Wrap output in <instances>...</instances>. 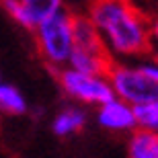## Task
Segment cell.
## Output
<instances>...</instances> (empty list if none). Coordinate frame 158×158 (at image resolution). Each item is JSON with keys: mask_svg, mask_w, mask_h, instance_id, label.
Masks as SVG:
<instances>
[{"mask_svg": "<svg viewBox=\"0 0 158 158\" xmlns=\"http://www.w3.org/2000/svg\"><path fill=\"white\" fill-rule=\"evenodd\" d=\"M29 113V101L15 84L10 82H0V115H12L21 117Z\"/></svg>", "mask_w": 158, "mask_h": 158, "instance_id": "10", "label": "cell"}, {"mask_svg": "<svg viewBox=\"0 0 158 158\" xmlns=\"http://www.w3.org/2000/svg\"><path fill=\"white\" fill-rule=\"evenodd\" d=\"M94 121L103 129L113 131V134H134L135 125V111L134 107L123 103L119 99H111L109 103L94 109Z\"/></svg>", "mask_w": 158, "mask_h": 158, "instance_id": "6", "label": "cell"}, {"mask_svg": "<svg viewBox=\"0 0 158 158\" xmlns=\"http://www.w3.org/2000/svg\"><path fill=\"white\" fill-rule=\"evenodd\" d=\"M58 84L62 93L72 101V105L78 107H101L109 103L113 97L111 84L107 76H90V74H80L70 68L58 72Z\"/></svg>", "mask_w": 158, "mask_h": 158, "instance_id": "4", "label": "cell"}, {"mask_svg": "<svg viewBox=\"0 0 158 158\" xmlns=\"http://www.w3.org/2000/svg\"><path fill=\"white\" fill-rule=\"evenodd\" d=\"M35 45L49 70H64L74 52V12L68 8L47 19L33 31Z\"/></svg>", "mask_w": 158, "mask_h": 158, "instance_id": "2", "label": "cell"}, {"mask_svg": "<svg viewBox=\"0 0 158 158\" xmlns=\"http://www.w3.org/2000/svg\"><path fill=\"white\" fill-rule=\"evenodd\" d=\"M135 125L140 131L158 134V99L150 101L142 107H135Z\"/></svg>", "mask_w": 158, "mask_h": 158, "instance_id": "12", "label": "cell"}, {"mask_svg": "<svg viewBox=\"0 0 158 158\" xmlns=\"http://www.w3.org/2000/svg\"><path fill=\"white\" fill-rule=\"evenodd\" d=\"M148 35H150V49L156 53L158 52V17H154L148 23Z\"/></svg>", "mask_w": 158, "mask_h": 158, "instance_id": "14", "label": "cell"}, {"mask_svg": "<svg viewBox=\"0 0 158 158\" xmlns=\"http://www.w3.org/2000/svg\"><path fill=\"white\" fill-rule=\"evenodd\" d=\"M127 158H158V134L135 129L127 140Z\"/></svg>", "mask_w": 158, "mask_h": 158, "instance_id": "11", "label": "cell"}, {"mask_svg": "<svg viewBox=\"0 0 158 158\" xmlns=\"http://www.w3.org/2000/svg\"><path fill=\"white\" fill-rule=\"evenodd\" d=\"M6 15L27 31H35L43 21L66 10L64 0H0Z\"/></svg>", "mask_w": 158, "mask_h": 158, "instance_id": "5", "label": "cell"}, {"mask_svg": "<svg viewBox=\"0 0 158 158\" xmlns=\"http://www.w3.org/2000/svg\"><path fill=\"white\" fill-rule=\"evenodd\" d=\"M135 64L140 66V70L146 74V76H150L154 82L158 84V60H140V62H135Z\"/></svg>", "mask_w": 158, "mask_h": 158, "instance_id": "13", "label": "cell"}, {"mask_svg": "<svg viewBox=\"0 0 158 158\" xmlns=\"http://www.w3.org/2000/svg\"><path fill=\"white\" fill-rule=\"evenodd\" d=\"M88 123V111L78 105L62 107L52 119V131L58 138H72L80 134Z\"/></svg>", "mask_w": 158, "mask_h": 158, "instance_id": "7", "label": "cell"}, {"mask_svg": "<svg viewBox=\"0 0 158 158\" xmlns=\"http://www.w3.org/2000/svg\"><path fill=\"white\" fill-rule=\"evenodd\" d=\"M113 97L135 109L158 99V84L134 62H113L107 72Z\"/></svg>", "mask_w": 158, "mask_h": 158, "instance_id": "3", "label": "cell"}, {"mask_svg": "<svg viewBox=\"0 0 158 158\" xmlns=\"http://www.w3.org/2000/svg\"><path fill=\"white\" fill-rule=\"evenodd\" d=\"M111 64H113V60L107 53L82 52V49L74 47V52L70 56V62H68L66 68H70L74 72H80V74H90V76H107Z\"/></svg>", "mask_w": 158, "mask_h": 158, "instance_id": "8", "label": "cell"}, {"mask_svg": "<svg viewBox=\"0 0 158 158\" xmlns=\"http://www.w3.org/2000/svg\"><path fill=\"white\" fill-rule=\"evenodd\" d=\"M0 117H2V115H0Z\"/></svg>", "mask_w": 158, "mask_h": 158, "instance_id": "17", "label": "cell"}, {"mask_svg": "<svg viewBox=\"0 0 158 158\" xmlns=\"http://www.w3.org/2000/svg\"><path fill=\"white\" fill-rule=\"evenodd\" d=\"M0 82H2V76H0Z\"/></svg>", "mask_w": 158, "mask_h": 158, "instance_id": "16", "label": "cell"}, {"mask_svg": "<svg viewBox=\"0 0 158 158\" xmlns=\"http://www.w3.org/2000/svg\"><path fill=\"white\" fill-rule=\"evenodd\" d=\"M154 58H156V60H158V52H156V56H154Z\"/></svg>", "mask_w": 158, "mask_h": 158, "instance_id": "15", "label": "cell"}, {"mask_svg": "<svg viewBox=\"0 0 158 158\" xmlns=\"http://www.w3.org/2000/svg\"><path fill=\"white\" fill-rule=\"evenodd\" d=\"M74 43H76V49H82V52L107 53L101 43L99 33L86 15H74Z\"/></svg>", "mask_w": 158, "mask_h": 158, "instance_id": "9", "label": "cell"}, {"mask_svg": "<svg viewBox=\"0 0 158 158\" xmlns=\"http://www.w3.org/2000/svg\"><path fill=\"white\" fill-rule=\"evenodd\" d=\"M86 17L113 62H131L152 52L150 21L129 0H90Z\"/></svg>", "mask_w": 158, "mask_h": 158, "instance_id": "1", "label": "cell"}]
</instances>
